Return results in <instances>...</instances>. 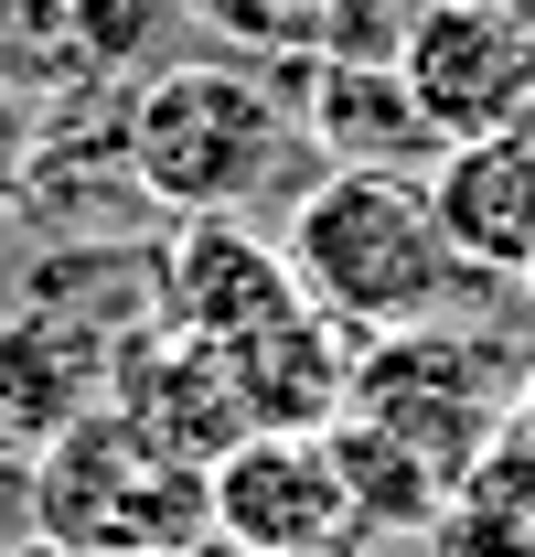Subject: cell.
I'll return each mask as SVG.
<instances>
[{"instance_id":"cell-1","label":"cell","mask_w":535,"mask_h":557,"mask_svg":"<svg viewBox=\"0 0 535 557\" xmlns=\"http://www.w3.org/2000/svg\"><path fill=\"white\" fill-rule=\"evenodd\" d=\"M278 247H289L300 289L364 344L407 333V322H439L471 278L439 205H428V172H397V161H333L322 183H300Z\"/></svg>"},{"instance_id":"cell-2","label":"cell","mask_w":535,"mask_h":557,"mask_svg":"<svg viewBox=\"0 0 535 557\" xmlns=\"http://www.w3.org/2000/svg\"><path fill=\"white\" fill-rule=\"evenodd\" d=\"M129 129V183L161 214H236L278 183V161L300 150V108L236 54L203 65H161L119 97Z\"/></svg>"},{"instance_id":"cell-3","label":"cell","mask_w":535,"mask_h":557,"mask_svg":"<svg viewBox=\"0 0 535 557\" xmlns=\"http://www.w3.org/2000/svg\"><path fill=\"white\" fill-rule=\"evenodd\" d=\"M33 525L65 557H161L214 525L203 515V461L161 450L139 418L97 408L33 461Z\"/></svg>"},{"instance_id":"cell-4","label":"cell","mask_w":535,"mask_h":557,"mask_svg":"<svg viewBox=\"0 0 535 557\" xmlns=\"http://www.w3.org/2000/svg\"><path fill=\"white\" fill-rule=\"evenodd\" d=\"M514 397H525V364H503L482 333H450V322L375 333L364 364H353V418H375L386 440H407L450 493L482 472V450L503 440Z\"/></svg>"},{"instance_id":"cell-5","label":"cell","mask_w":535,"mask_h":557,"mask_svg":"<svg viewBox=\"0 0 535 557\" xmlns=\"http://www.w3.org/2000/svg\"><path fill=\"white\" fill-rule=\"evenodd\" d=\"M203 515L214 536L258 557H353L364 547V504L343 483L333 429H247L225 461H203Z\"/></svg>"},{"instance_id":"cell-6","label":"cell","mask_w":535,"mask_h":557,"mask_svg":"<svg viewBox=\"0 0 535 557\" xmlns=\"http://www.w3.org/2000/svg\"><path fill=\"white\" fill-rule=\"evenodd\" d=\"M397 75L439 139L525 129L535 119V22L514 0H418Z\"/></svg>"},{"instance_id":"cell-7","label":"cell","mask_w":535,"mask_h":557,"mask_svg":"<svg viewBox=\"0 0 535 557\" xmlns=\"http://www.w3.org/2000/svg\"><path fill=\"white\" fill-rule=\"evenodd\" d=\"M119 333H129V311H65L54 289L0 311V461H43L75 418L108 408Z\"/></svg>"},{"instance_id":"cell-8","label":"cell","mask_w":535,"mask_h":557,"mask_svg":"<svg viewBox=\"0 0 535 557\" xmlns=\"http://www.w3.org/2000/svg\"><path fill=\"white\" fill-rule=\"evenodd\" d=\"M108 408L139 418L161 450H183V461H225L236 440H247V386H236V354L183 333L172 311H139L119 354H108Z\"/></svg>"},{"instance_id":"cell-9","label":"cell","mask_w":535,"mask_h":557,"mask_svg":"<svg viewBox=\"0 0 535 557\" xmlns=\"http://www.w3.org/2000/svg\"><path fill=\"white\" fill-rule=\"evenodd\" d=\"M311 289L289 269L278 236H247L236 214H183V236L161 247V311L203 344H247L268 322H289Z\"/></svg>"},{"instance_id":"cell-10","label":"cell","mask_w":535,"mask_h":557,"mask_svg":"<svg viewBox=\"0 0 535 557\" xmlns=\"http://www.w3.org/2000/svg\"><path fill=\"white\" fill-rule=\"evenodd\" d=\"M428 205H439L471 278H535V119L450 139L428 161Z\"/></svg>"},{"instance_id":"cell-11","label":"cell","mask_w":535,"mask_h":557,"mask_svg":"<svg viewBox=\"0 0 535 557\" xmlns=\"http://www.w3.org/2000/svg\"><path fill=\"white\" fill-rule=\"evenodd\" d=\"M236 354V386H247V429H333L353 418V364H364V333H343L322 300H300L289 322L247 333Z\"/></svg>"},{"instance_id":"cell-12","label":"cell","mask_w":535,"mask_h":557,"mask_svg":"<svg viewBox=\"0 0 535 557\" xmlns=\"http://www.w3.org/2000/svg\"><path fill=\"white\" fill-rule=\"evenodd\" d=\"M300 65V139L322 150V161H397V172H428L450 139L418 119V97H407L397 65H311V54H289Z\"/></svg>"},{"instance_id":"cell-13","label":"cell","mask_w":535,"mask_h":557,"mask_svg":"<svg viewBox=\"0 0 535 557\" xmlns=\"http://www.w3.org/2000/svg\"><path fill=\"white\" fill-rule=\"evenodd\" d=\"M150 22L161 0H11V54L54 97H108L150 75Z\"/></svg>"},{"instance_id":"cell-14","label":"cell","mask_w":535,"mask_h":557,"mask_svg":"<svg viewBox=\"0 0 535 557\" xmlns=\"http://www.w3.org/2000/svg\"><path fill=\"white\" fill-rule=\"evenodd\" d=\"M333 450H343L353 504H364V536H407V525H439V515H450V483H439L407 440H386L375 418H333Z\"/></svg>"},{"instance_id":"cell-15","label":"cell","mask_w":535,"mask_h":557,"mask_svg":"<svg viewBox=\"0 0 535 557\" xmlns=\"http://www.w3.org/2000/svg\"><path fill=\"white\" fill-rule=\"evenodd\" d=\"M418 0H311L300 11V54L311 65H397Z\"/></svg>"},{"instance_id":"cell-16","label":"cell","mask_w":535,"mask_h":557,"mask_svg":"<svg viewBox=\"0 0 535 557\" xmlns=\"http://www.w3.org/2000/svg\"><path fill=\"white\" fill-rule=\"evenodd\" d=\"M194 22H214L236 54H300V11L311 0H183Z\"/></svg>"},{"instance_id":"cell-17","label":"cell","mask_w":535,"mask_h":557,"mask_svg":"<svg viewBox=\"0 0 535 557\" xmlns=\"http://www.w3.org/2000/svg\"><path fill=\"white\" fill-rule=\"evenodd\" d=\"M33 161H43V108H33V97L0 75V214L33 194Z\"/></svg>"},{"instance_id":"cell-18","label":"cell","mask_w":535,"mask_h":557,"mask_svg":"<svg viewBox=\"0 0 535 557\" xmlns=\"http://www.w3.org/2000/svg\"><path fill=\"white\" fill-rule=\"evenodd\" d=\"M161 557H258V547H236V536H214V525H203V536H183V547H161Z\"/></svg>"},{"instance_id":"cell-19","label":"cell","mask_w":535,"mask_h":557,"mask_svg":"<svg viewBox=\"0 0 535 557\" xmlns=\"http://www.w3.org/2000/svg\"><path fill=\"white\" fill-rule=\"evenodd\" d=\"M514 429H535V364H525V397H514Z\"/></svg>"},{"instance_id":"cell-20","label":"cell","mask_w":535,"mask_h":557,"mask_svg":"<svg viewBox=\"0 0 535 557\" xmlns=\"http://www.w3.org/2000/svg\"><path fill=\"white\" fill-rule=\"evenodd\" d=\"M525 289H535V278H525Z\"/></svg>"}]
</instances>
